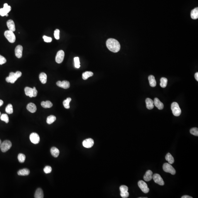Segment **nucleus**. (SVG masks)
Listing matches in <instances>:
<instances>
[{
    "label": "nucleus",
    "instance_id": "nucleus-42",
    "mask_svg": "<svg viewBox=\"0 0 198 198\" xmlns=\"http://www.w3.org/2000/svg\"><path fill=\"white\" fill-rule=\"evenodd\" d=\"M6 62V59L4 57L0 55V65L3 64Z\"/></svg>",
    "mask_w": 198,
    "mask_h": 198
},
{
    "label": "nucleus",
    "instance_id": "nucleus-2",
    "mask_svg": "<svg viewBox=\"0 0 198 198\" xmlns=\"http://www.w3.org/2000/svg\"><path fill=\"white\" fill-rule=\"evenodd\" d=\"M171 109L172 113L175 116H179L181 113V110L179 107L178 103L176 102H174L172 103Z\"/></svg>",
    "mask_w": 198,
    "mask_h": 198
},
{
    "label": "nucleus",
    "instance_id": "nucleus-20",
    "mask_svg": "<svg viewBox=\"0 0 198 198\" xmlns=\"http://www.w3.org/2000/svg\"><path fill=\"white\" fill-rule=\"evenodd\" d=\"M39 78L41 83L43 84H45L47 81V76L45 73L42 72L39 76Z\"/></svg>",
    "mask_w": 198,
    "mask_h": 198
},
{
    "label": "nucleus",
    "instance_id": "nucleus-47",
    "mask_svg": "<svg viewBox=\"0 0 198 198\" xmlns=\"http://www.w3.org/2000/svg\"><path fill=\"white\" fill-rule=\"evenodd\" d=\"M182 198H192L193 197H191L190 196H188V195H185V196H183L182 197Z\"/></svg>",
    "mask_w": 198,
    "mask_h": 198
},
{
    "label": "nucleus",
    "instance_id": "nucleus-45",
    "mask_svg": "<svg viewBox=\"0 0 198 198\" xmlns=\"http://www.w3.org/2000/svg\"><path fill=\"white\" fill-rule=\"evenodd\" d=\"M33 97H36L37 95V90L35 87H34V88H33Z\"/></svg>",
    "mask_w": 198,
    "mask_h": 198
},
{
    "label": "nucleus",
    "instance_id": "nucleus-39",
    "mask_svg": "<svg viewBox=\"0 0 198 198\" xmlns=\"http://www.w3.org/2000/svg\"><path fill=\"white\" fill-rule=\"evenodd\" d=\"M120 190L121 192H126L128 191V188L125 185H122L120 187Z\"/></svg>",
    "mask_w": 198,
    "mask_h": 198
},
{
    "label": "nucleus",
    "instance_id": "nucleus-5",
    "mask_svg": "<svg viewBox=\"0 0 198 198\" xmlns=\"http://www.w3.org/2000/svg\"><path fill=\"white\" fill-rule=\"evenodd\" d=\"M163 170L165 172L170 173L172 175H174L176 173V171L174 167L169 163H165L163 166Z\"/></svg>",
    "mask_w": 198,
    "mask_h": 198
},
{
    "label": "nucleus",
    "instance_id": "nucleus-24",
    "mask_svg": "<svg viewBox=\"0 0 198 198\" xmlns=\"http://www.w3.org/2000/svg\"><path fill=\"white\" fill-rule=\"evenodd\" d=\"M24 91L26 95L29 96L30 98L33 97V88L27 87H26L25 88Z\"/></svg>",
    "mask_w": 198,
    "mask_h": 198
},
{
    "label": "nucleus",
    "instance_id": "nucleus-40",
    "mask_svg": "<svg viewBox=\"0 0 198 198\" xmlns=\"http://www.w3.org/2000/svg\"><path fill=\"white\" fill-rule=\"evenodd\" d=\"M59 33H60V31L59 29H56L54 31V35L55 38H56L57 40L59 39Z\"/></svg>",
    "mask_w": 198,
    "mask_h": 198
},
{
    "label": "nucleus",
    "instance_id": "nucleus-41",
    "mask_svg": "<svg viewBox=\"0 0 198 198\" xmlns=\"http://www.w3.org/2000/svg\"><path fill=\"white\" fill-rule=\"evenodd\" d=\"M44 41L46 42H51L52 40V39L49 37H47L46 36H43V37Z\"/></svg>",
    "mask_w": 198,
    "mask_h": 198
},
{
    "label": "nucleus",
    "instance_id": "nucleus-22",
    "mask_svg": "<svg viewBox=\"0 0 198 198\" xmlns=\"http://www.w3.org/2000/svg\"><path fill=\"white\" fill-rule=\"evenodd\" d=\"M29 170L27 169H20L17 172L18 175L20 176H27L29 175Z\"/></svg>",
    "mask_w": 198,
    "mask_h": 198
},
{
    "label": "nucleus",
    "instance_id": "nucleus-19",
    "mask_svg": "<svg viewBox=\"0 0 198 198\" xmlns=\"http://www.w3.org/2000/svg\"><path fill=\"white\" fill-rule=\"evenodd\" d=\"M150 85L152 87H155L156 86V81L155 77L153 75H150L148 77Z\"/></svg>",
    "mask_w": 198,
    "mask_h": 198
},
{
    "label": "nucleus",
    "instance_id": "nucleus-15",
    "mask_svg": "<svg viewBox=\"0 0 198 198\" xmlns=\"http://www.w3.org/2000/svg\"><path fill=\"white\" fill-rule=\"evenodd\" d=\"M27 109L29 112L32 113H34L37 111V108L36 105L33 103H30L28 104Z\"/></svg>",
    "mask_w": 198,
    "mask_h": 198
},
{
    "label": "nucleus",
    "instance_id": "nucleus-14",
    "mask_svg": "<svg viewBox=\"0 0 198 198\" xmlns=\"http://www.w3.org/2000/svg\"><path fill=\"white\" fill-rule=\"evenodd\" d=\"M7 25L9 30L14 32L15 31V22L13 20H9L7 21Z\"/></svg>",
    "mask_w": 198,
    "mask_h": 198
},
{
    "label": "nucleus",
    "instance_id": "nucleus-1",
    "mask_svg": "<svg viewBox=\"0 0 198 198\" xmlns=\"http://www.w3.org/2000/svg\"><path fill=\"white\" fill-rule=\"evenodd\" d=\"M106 45L110 51L115 53L119 51L120 49V45L119 42L117 40L112 38L107 40Z\"/></svg>",
    "mask_w": 198,
    "mask_h": 198
},
{
    "label": "nucleus",
    "instance_id": "nucleus-17",
    "mask_svg": "<svg viewBox=\"0 0 198 198\" xmlns=\"http://www.w3.org/2000/svg\"><path fill=\"white\" fill-rule=\"evenodd\" d=\"M153 172L151 170H148L146 172L145 175H144V179L145 181L149 182L152 179Z\"/></svg>",
    "mask_w": 198,
    "mask_h": 198
},
{
    "label": "nucleus",
    "instance_id": "nucleus-35",
    "mask_svg": "<svg viewBox=\"0 0 198 198\" xmlns=\"http://www.w3.org/2000/svg\"><path fill=\"white\" fill-rule=\"evenodd\" d=\"M74 60L75 67L77 68H79L80 67V62L79 58L78 57H74Z\"/></svg>",
    "mask_w": 198,
    "mask_h": 198
},
{
    "label": "nucleus",
    "instance_id": "nucleus-4",
    "mask_svg": "<svg viewBox=\"0 0 198 198\" xmlns=\"http://www.w3.org/2000/svg\"><path fill=\"white\" fill-rule=\"evenodd\" d=\"M12 146V142L9 140H6L1 143L0 147L2 152L5 153L9 150Z\"/></svg>",
    "mask_w": 198,
    "mask_h": 198
},
{
    "label": "nucleus",
    "instance_id": "nucleus-28",
    "mask_svg": "<svg viewBox=\"0 0 198 198\" xmlns=\"http://www.w3.org/2000/svg\"><path fill=\"white\" fill-rule=\"evenodd\" d=\"M94 74L93 72L90 71H87L83 73L82 74V78L84 80H87L88 78L92 76Z\"/></svg>",
    "mask_w": 198,
    "mask_h": 198
},
{
    "label": "nucleus",
    "instance_id": "nucleus-16",
    "mask_svg": "<svg viewBox=\"0 0 198 198\" xmlns=\"http://www.w3.org/2000/svg\"><path fill=\"white\" fill-rule=\"evenodd\" d=\"M154 104L159 110H162L164 108L163 103L160 101L158 98H156L154 99Z\"/></svg>",
    "mask_w": 198,
    "mask_h": 198
},
{
    "label": "nucleus",
    "instance_id": "nucleus-46",
    "mask_svg": "<svg viewBox=\"0 0 198 198\" xmlns=\"http://www.w3.org/2000/svg\"><path fill=\"white\" fill-rule=\"evenodd\" d=\"M194 77H195V79L197 81H198V73L196 72L194 74Z\"/></svg>",
    "mask_w": 198,
    "mask_h": 198
},
{
    "label": "nucleus",
    "instance_id": "nucleus-31",
    "mask_svg": "<svg viewBox=\"0 0 198 198\" xmlns=\"http://www.w3.org/2000/svg\"><path fill=\"white\" fill-rule=\"evenodd\" d=\"M71 98H67L66 100L64 101L63 102V105L64 107L66 109H68L70 108L69 106V103L71 101Z\"/></svg>",
    "mask_w": 198,
    "mask_h": 198
},
{
    "label": "nucleus",
    "instance_id": "nucleus-51",
    "mask_svg": "<svg viewBox=\"0 0 198 198\" xmlns=\"http://www.w3.org/2000/svg\"><path fill=\"white\" fill-rule=\"evenodd\" d=\"M1 112H0V116H1Z\"/></svg>",
    "mask_w": 198,
    "mask_h": 198
},
{
    "label": "nucleus",
    "instance_id": "nucleus-13",
    "mask_svg": "<svg viewBox=\"0 0 198 198\" xmlns=\"http://www.w3.org/2000/svg\"><path fill=\"white\" fill-rule=\"evenodd\" d=\"M22 51H23V47L21 45H18L15 47V53L16 57L18 59H20L22 55Z\"/></svg>",
    "mask_w": 198,
    "mask_h": 198
},
{
    "label": "nucleus",
    "instance_id": "nucleus-29",
    "mask_svg": "<svg viewBox=\"0 0 198 198\" xmlns=\"http://www.w3.org/2000/svg\"><path fill=\"white\" fill-rule=\"evenodd\" d=\"M56 118L54 115H50L48 116L47 118V123L49 125H51L56 120Z\"/></svg>",
    "mask_w": 198,
    "mask_h": 198
},
{
    "label": "nucleus",
    "instance_id": "nucleus-10",
    "mask_svg": "<svg viewBox=\"0 0 198 198\" xmlns=\"http://www.w3.org/2000/svg\"><path fill=\"white\" fill-rule=\"evenodd\" d=\"M30 139L33 144H37L39 142L40 138L38 134L33 132L30 135Z\"/></svg>",
    "mask_w": 198,
    "mask_h": 198
},
{
    "label": "nucleus",
    "instance_id": "nucleus-8",
    "mask_svg": "<svg viewBox=\"0 0 198 198\" xmlns=\"http://www.w3.org/2000/svg\"><path fill=\"white\" fill-rule=\"evenodd\" d=\"M65 56L64 52L62 50H59L57 52L56 57L57 63L61 64L63 62Z\"/></svg>",
    "mask_w": 198,
    "mask_h": 198
},
{
    "label": "nucleus",
    "instance_id": "nucleus-9",
    "mask_svg": "<svg viewBox=\"0 0 198 198\" xmlns=\"http://www.w3.org/2000/svg\"><path fill=\"white\" fill-rule=\"evenodd\" d=\"M152 178L154 182L159 185L163 186L164 184V181L161 176L159 174H156L153 175L152 176Z\"/></svg>",
    "mask_w": 198,
    "mask_h": 198
},
{
    "label": "nucleus",
    "instance_id": "nucleus-48",
    "mask_svg": "<svg viewBox=\"0 0 198 198\" xmlns=\"http://www.w3.org/2000/svg\"><path fill=\"white\" fill-rule=\"evenodd\" d=\"M3 104V101L2 100H0V107L2 106Z\"/></svg>",
    "mask_w": 198,
    "mask_h": 198
},
{
    "label": "nucleus",
    "instance_id": "nucleus-6",
    "mask_svg": "<svg viewBox=\"0 0 198 198\" xmlns=\"http://www.w3.org/2000/svg\"><path fill=\"white\" fill-rule=\"evenodd\" d=\"M18 78V77L16 75L15 73L12 72L10 73L9 76L6 78V80L7 83L13 84L15 82Z\"/></svg>",
    "mask_w": 198,
    "mask_h": 198
},
{
    "label": "nucleus",
    "instance_id": "nucleus-49",
    "mask_svg": "<svg viewBox=\"0 0 198 198\" xmlns=\"http://www.w3.org/2000/svg\"><path fill=\"white\" fill-rule=\"evenodd\" d=\"M1 143H2V142H1V140L0 139V145H1Z\"/></svg>",
    "mask_w": 198,
    "mask_h": 198
},
{
    "label": "nucleus",
    "instance_id": "nucleus-3",
    "mask_svg": "<svg viewBox=\"0 0 198 198\" xmlns=\"http://www.w3.org/2000/svg\"><path fill=\"white\" fill-rule=\"evenodd\" d=\"M4 35L8 42L14 43L15 41L16 37L13 32L10 30H6L4 33Z\"/></svg>",
    "mask_w": 198,
    "mask_h": 198
},
{
    "label": "nucleus",
    "instance_id": "nucleus-23",
    "mask_svg": "<svg viewBox=\"0 0 198 198\" xmlns=\"http://www.w3.org/2000/svg\"><path fill=\"white\" fill-rule=\"evenodd\" d=\"M44 194L43 191L41 188H38L37 189L35 194V198H43Z\"/></svg>",
    "mask_w": 198,
    "mask_h": 198
},
{
    "label": "nucleus",
    "instance_id": "nucleus-30",
    "mask_svg": "<svg viewBox=\"0 0 198 198\" xmlns=\"http://www.w3.org/2000/svg\"><path fill=\"white\" fill-rule=\"evenodd\" d=\"M168 80L165 78H162L160 79V86L162 88H165L167 86Z\"/></svg>",
    "mask_w": 198,
    "mask_h": 198
},
{
    "label": "nucleus",
    "instance_id": "nucleus-36",
    "mask_svg": "<svg viewBox=\"0 0 198 198\" xmlns=\"http://www.w3.org/2000/svg\"><path fill=\"white\" fill-rule=\"evenodd\" d=\"M190 133L193 135L198 136V129L197 128H193L190 130Z\"/></svg>",
    "mask_w": 198,
    "mask_h": 198
},
{
    "label": "nucleus",
    "instance_id": "nucleus-37",
    "mask_svg": "<svg viewBox=\"0 0 198 198\" xmlns=\"http://www.w3.org/2000/svg\"><path fill=\"white\" fill-rule=\"evenodd\" d=\"M44 171L46 174H49L52 171L51 167L49 166H46L44 169Z\"/></svg>",
    "mask_w": 198,
    "mask_h": 198
},
{
    "label": "nucleus",
    "instance_id": "nucleus-21",
    "mask_svg": "<svg viewBox=\"0 0 198 198\" xmlns=\"http://www.w3.org/2000/svg\"><path fill=\"white\" fill-rule=\"evenodd\" d=\"M51 155L53 156L54 157H58L59 156V151L57 148L55 147H52L51 149Z\"/></svg>",
    "mask_w": 198,
    "mask_h": 198
},
{
    "label": "nucleus",
    "instance_id": "nucleus-26",
    "mask_svg": "<svg viewBox=\"0 0 198 198\" xmlns=\"http://www.w3.org/2000/svg\"><path fill=\"white\" fill-rule=\"evenodd\" d=\"M41 106L44 108H49L52 107V103L51 102L49 101H42L41 103Z\"/></svg>",
    "mask_w": 198,
    "mask_h": 198
},
{
    "label": "nucleus",
    "instance_id": "nucleus-33",
    "mask_svg": "<svg viewBox=\"0 0 198 198\" xmlns=\"http://www.w3.org/2000/svg\"><path fill=\"white\" fill-rule=\"evenodd\" d=\"M26 159V157L24 154L20 153L18 156V161L21 163H23L24 162Z\"/></svg>",
    "mask_w": 198,
    "mask_h": 198
},
{
    "label": "nucleus",
    "instance_id": "nucleus-34",
    "mask_svg": "<svg viewBox=\"0 0 198 198\" xmlns=\"http://www.w3.org/2000/svg\"><path fill=\"white\" fill-rule=\"evenodd\" d=\"M1 120L5 122L6 123H8L9 122V118L8 116L6 114H2L0 116Z\"/></svg>",
    "mask_w": 198,
    "mask_h": 198
},
{
    "label": "nucleus",
    "instance_id": "nucleus-12",
    "mask_svg": "<svg viewBox=\"0 0 198 198\" xmlns=\"http://www.w3.org/2000/svg\"><path fill=\"white\" fill-rule=\"evenodd\" d=\"M56 84L57 86L64 89H68L70 87V83L67 81H59L57 82Z\"/></svg>",
    "mask_w": 198,
    "mask_h": 198
},
{
    "label": "nucleus",
    "instance_id": "nucleus-32",
    "mask_svg": "<svg viewBox=\"0 0 198 198\" xmlns=\"http://www.w3.org/2000/svg\"><path fill=\"white\" fill-rule=\"evenodd\" d=\"M5 111L8 114H11L13 113V110L12 105L11 104H8L6 108Z\"/></svg>",
    "mask_w": 198,
    "mask_h": 198
},
{
    "label": "nucleus",
    "instance_id": "nucleus-38",
    "mask_svg": "<svg viewBox=\"0 0 198 198\" xmlns=\"http://www.w3.org/2000/svg\"><path fill=\"white\" fill-rule=\"evenodd\" d=\"M3 8H4V10H5V11L7 13H8L11 10V7L9 6H8L7 3L4 4V7H3Z\"/></svg>",
    "mask_w": 198,
    "mask_h": 198
},
{
    "label": "nucleus",
    "instance_id": "nucleus-50",
    "mask_svg": "<svg viewBox=\"0 0 198 198\" xmlns=\"http://www.w3.org/2000/svg\"><path fill=\"white\" fill-rule=\"evenodd\" d=\"M139 198H147V197H139Z\"/></svg>",
    "mask_w": 198,
    "mask_h": 198
},
{
    "label": "nucleus",
    "instance_id": "nucleus-25",
    "mask_svg": "<svg viewBox=\"0 0 198 198\" xmlns=\"http://www.w3.org/2000/svg\"><path fill=\"white\" fill-rule=\"evenodd\" d=\"M191 17L194 20H196L198 18V8H196L193 9L191 12Z\"/></svg>",
    "mask_w": 198,
    "mask_h": 198
},
{
    "label": "nucleus",
    "instance_id": "nucleus-43",
    "mask_svg": "<svg viewBox=\"0 0 198 198\" xmlns=\"http://www.w3.org/2000/svg\"><path fill=\"white\" fill-rule=\"evenodd\" d=\"M120 195L122 198H127L129 196V194L128 191L124 192H121Z\"/></svg>",
    "mask_w": 198,
    "mask_h": 198
},
{
    "label": "nucleus",
    "instance_id": "nucleus-18",
    "mask_svg": "<svg viewBox=\"0 0 198 198\" xmlns=\"http://www.w3.org/2000/svg\"><path fill=\"white\" fill-rule=\"evenodd\" d=\"M146 106L148 109L151 110L154 108V101L149 98H147L146 100Z\"/></svg>",
    "mask_w": 198,
    "mask_h": 198
},
{
    "label": "nucleus",
    "instance_id": "nucleus-7",
    "mask_svg": "<svg viewBox=\"0 0 198 198\" xmlns=\"http://www.w3.org/2000/svg\"><path fill=\"white\" fill-rule=\"evenodd\" d=\"M138 185L141 191L145 193H147L149 191V189L147 187V184L143 181L138 182Z\"/></svg>",
    "mask_w": 198,
    "mask_h": 198
},
{
    "label": "nucleus",
    "instance_id": "nucleus-27",
    "mask_svg": "<svg viewBox=\"0 0 198 198\" xmlns=\"http://www.w3.org/2000/svg\"><path fill=\"white\" fill-rule=\"evenodd\" d=\"M166 159L170 164H173L174 162V157L170 153H168L166 156Z\"/></svg>",
    "mask_w": 198,
    "mask_h": 198
},
{
    "label": "nucleus",
    "instance_id": "nucleus-11",
    "mask_svg": "<svg viewBox=\"0 0 198 198\" xmlns=\"http://www.w3.org/2000/svg\"><path fill=\"white\" fill-rule=\"evenodd\" d=\"M94 144V141L91 138H88L84 140L83 142V145L84 147L90 148L92 147Z\"/></svg>",
    "mask_w": 198,
    "mask_h": 198
},
{
    "label": "nucleus",
    "instance_id": "nucleus-44",
    "mask_svg": "<svg viewBox=\"0 0 198 198\" xmlns=\"http://www.w3.org/2000/svg\"><path fill=\"white\" fill-rule=\"evenodd\" d=\"M8 13H7L4 10V8H2L0 9V15L1 16H3V17L6 16V15Z\"/></svg>",
    "mask_w": 198,
    "mask_h": 198
}]
</instances>
